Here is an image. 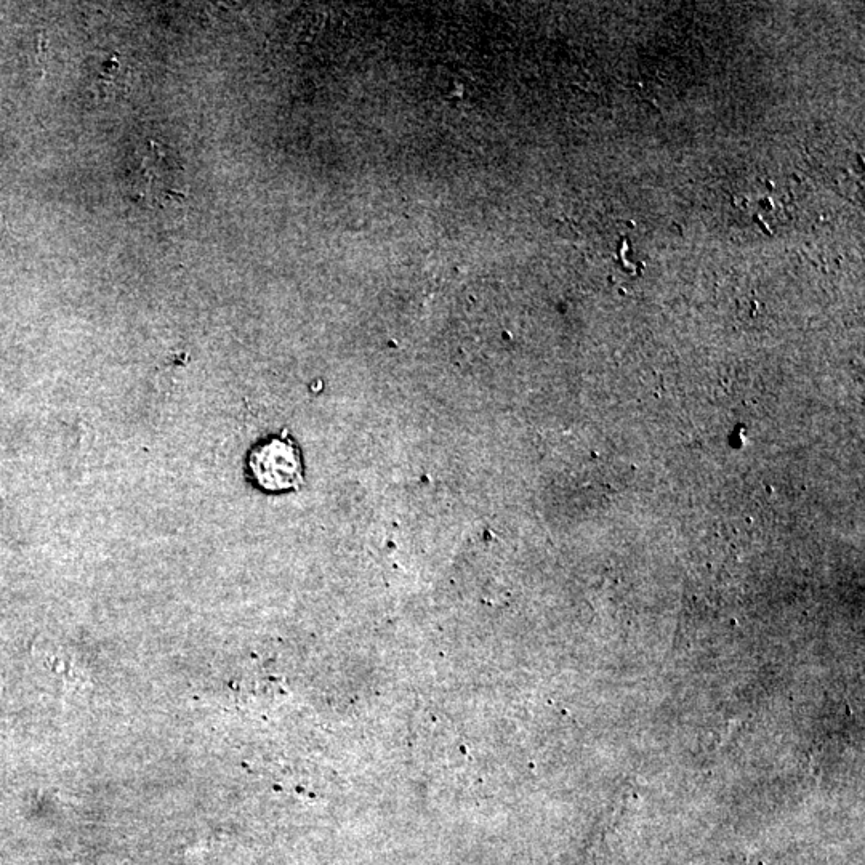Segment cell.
<instances>
[{"label": "cell", "mask_w": 865, "mask_h": 865, "mask_svg": "<svg viewBox=\"0 0 865 865\" xmlns=\"http://www.w3.org/2000/svg\"><path fill=\"white\" fill-rule=\"evenodd\" d=\"M250 471L266 491H290L303 483L300 452L289 439L273 438L252 451Z\"/></svg>", "instance_id": "obj_2"}, {"label": "cell", "mask_w": 865, "mask_h": 865, "mask_svg": "<svg viewBox=\"0 0 865 865\" xmlns=\"http://www.w3.org/2000/svg\"><path fill=\"white\" fill-rule=\"evenodd\" d=\"M129 185L133 198L148 206L164 207L186 198L185 170L173 151L154 140L133 154Z\"/></svg>", "instance_id": "obj_1"}]
</instances>
